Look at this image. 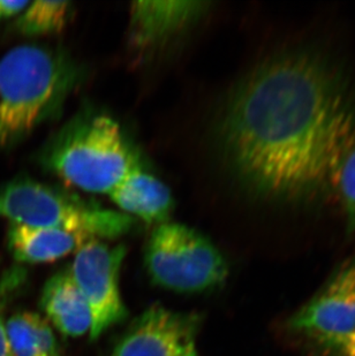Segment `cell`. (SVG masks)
I'll return each mask as SVG.
<instances>
[{
    "mask_svg": "<svg viewBox=\"0 0 355 356\" xmlns=\"http://www.w3.org/2000/svg\"><path fill=\"white\" fill-rule=\"evenodd\" d=\"M235 181L265 201L307 204L337 192L355 143V94L342 68L312 50L272 56L235 86L218 122Z\"/></svg>",
    "mask_w": 355,
    "mask_h": 356,
    "instance_id": "obj_1",
    "label": "cell"
},
{
    "mask_svg": "<svg viewBox=\"0 0 355 356\" xmlns=\"http://www.w3.org/2000/svg\"><path fill=\"white\" fill-rule=\"evenodd\" d=\"M84 71L63 51L19 45L0 59V152L56 118Z\"/></svg>",
    "mask_w": 355,
    "mask_h": 356,
    "instance_id": "obj_2",
    "label": "cell"
},
{
    "mask_svg": "<svg viewBox=\"0 0 355 356\" xmlns=\"http://www.w3.org/2000/svg\"><path fill=\"white\" fill-rule=\"evenodd\" d=\"M40 163L72 187L109 195L141 165V159L117 120L89 112L70 121L49 140Z\"/></svg>",
    "mask_w": 355,
    "mask_h": 356,
    "instance_id": "obj_3",
    "label": "cell"
},
{
    "mask_svg": "<svg viewBox=\"0 0 355 356\" xmlns=\"http://www.w3.org/2000/svg\"><path fill=\"white\" fill-rule=\"evenodd\" d=\"M0 218L97 240L120 238L131 232L135 222L129 216L28 177L0 184Z\"/></svg>",
    "mask_w": 355,
    "mask_h": 356,
    "instance_id": "obj_4",
    "label": "cell"
},
{
    "mask_svg": "<svg viewBox=\"0 0 355 356\" xmlns=\"http://www.w3.org/2000/svg\"><path fill=\"white\" fill-rule=\"evenodd\" d=\"M144 264L151 282L181 294H196L224 285L228 266L221 250L207 236L180 222L156 226Z\"/></svg>",
    "mask_w": 355,
    "mask_h": 356,
    "instance_id": "obj_5",
    "label": "cell"
},
{
    "mask_svg": "<svg viewBox=\"0 0 355 356\" xmlns=\"http://www.w3.org/2000/svg\"><path fill=\"white\" fill-rule=\"evenodd\" d=\"M125 257L124 245L93 240L75 252L73 262L68 266L90 309V340L98 339L127 317L119 289Z\"/></svg>",
    "mask_w": 355,
    "mask_h": 356,
    "instance_id": "obj_6",
    "label": "cell"
},
{
    "mask_svg": "<svg viewBox=\"0 0 355 356\" xmlns=\"http://www.w3.org/2000/svg\"><path fill=\"white\" fill-rule=\"evenodd\" d=\"M295 332L330 346L355 330V255L290 319Z\"/></svg>",
    "mask_w": 355,
    "mask_h": 356,
    "instance_id": "obj_7",
    "label": "cell"
},
{
    "mask_svg": "<svg viewBox=\"0 0 355 356\" xmlns=\"http://www.w3.org/2000/svg\"><path fill=\"white\" fill-rule=\"evenodd\" d=\"M201 318L164 307H150L135 319L112 356H198Z\"/></svg>",
    "mask_w": 355,
    "mask_h": 356,
    "instance_id": "obj_8",
    "label": "cell"
},
{
    "mask_svg": "<svg viewBox=\"0 0 355 356\" xmlns=\"http://www.w3.org/2000/svg\"><path fill=\"white\" fill-rule=\"evenodd\" d=\"M212 5L198 0L134 1L129 8L128 44L140 54L157 50L201 20Z\"/></svg>",
    "mask_w": 355,
    "mask_h": 356,
    "instance_id": "obj_9",
    "label": "cell"
},
{
    "mask_svg": "<svg viewBox=\"0 0 355 356\" xmlns=\"http://www.w3.org/2000/svg\"><path fill=\"white\" fill-rule=\"evenodd\" d=\"M107 196L119 212L133 219H141L149 225L170 222L175 207V200L168 186L147 171L142 164Z\"/></svg>",
    "mask_w": 355,
    "mask_h": 356,
    "instance_id": "obj_10",
    "label": "cell"
},
{
    "mask_svg": "<svg viewBox=\"0 0 355 356\" xmlns=\"http://www.w3.org/2000/svg\"><path fill=\"white\" fill-rule=\"evenodd\" d=\"M40 308L47 322L63 336L80 338L90 333V309L68 266L45 282Z\"/></svg>",
    "mask_w": 355,
    "mask_h": 356,
    "instance_id": "obj_11",
    "label": "cell"
},
{
    "mask_svg": "<svg viewBox=\"0 0 355 356\" xmlns=\"http://www.w3.org/2000/svg\"><path fill=\"white\" fill-rule=\"evenodd\" d=\"M97 240L64 229L31 227L10 222L7 247L21 264L52 263L80 250L88 242Z\"/></svg>",
    "mask_w": 355,
    "mask_h": 356,
    "instance_id": "obj_12",
    "label": "cell"
},
{
    "mask_svg": "<svg viewBox=\"0 0 355 356\" xmlns=\"http://www.w3.org/2000/svg\"><path fill=\"white\" fill-rule=\"evenodd\" d=\"M6 332L14 356H61L54 327L34 312H17L6 318Z\"/></svg>",
    "mask_w": 355,
    "mask_h": 356,
    "instance_id": "obj_13",
    "label": "cell"
},
{
    "mask_svg": "<svg viewBox=\"0 0 355 356\" xmlns=\"http://www.w3.org/2000/svg\"><path fill=\"white\" fill-rule=\"evenodd\" d=\"M73 12L71 1H29L13 20L12 29L17 34L37 38L64 31Z\"/></svg>",
    "mask_w": 355,
    "mask_h": 356,
    "instance_id": "obj_14",
    "label": "cell"
},
{
    "mask_svg": "<svg viewBox=\"0 0 355 356\" xmlns=\"http://www.w3.org/2000/svg\"><path fill=\"white\" fill-rule=\"evenodd\" d=\"M346 219L347 232H355V143L349 149L339 171L337 192Z\"/></svg>",
    "mask_w": 355,
    "mask_h": 356,
    "instance_id": "obj_15",
    "label": "cell"
},
{
    "mask_svg": "<svg viewBox=\"0 0 355 356\" xmlns=\"http://www.w3.org/2000/svg\"><path fill=\"white\" fill-rule=\"evenodd\" d=\"M26 278L21 268H12L0 273V356H14L6 332V308Z\"/></svg>",
    "mask_w": 355,
    "mask_h": 356,
    "instance_id": "obj_16",
    "label": "cell"
},
{
    "mask_svg": "<svg viewBox=\"0 0 355 356\" xmlns=\"http://www.w3.org/2000/svg\"><path fill=\"white\" fill-rule=\"evenodd\" d=\"M29 1L0 0V24L5 21L14 20L28 6Z\"/></svg>",
    "mask_w": 355,
    "mask_h": 356,
    "instance_id": "obj_17",
    "label": "cell"
},
{
    "mask_svg": "<svg viewBox=\"0 0 355 356\" xmlns=\"http://www.w3.org/2000/svg\"><path fill=\"white\" fill-rule=\"evenodd\" d=\"M329 347L337 350L340 356L355 352V330L340 339L336 340L335 343H332Z\"/></svg>",
    "mask_w": 355,
    "mask_h": 356,
    "instance_id": "obj_18",
    "label": "cell"
},
{
    "mask_svg": "<svg viewBox=\"0 0 355 356\" xmlns=\"http://www.w3.org/2000/svg\"><path fill=\"white\" fill-rule=\"evenodd\" d=\"M342 356H355V352H352V353L346 354V355Z\"/></svg>",
    "mask_w": 355,
    "mask_h": 356,
    "instance_id": "obj_19",
    "label": "cell"
}]
</instances>
